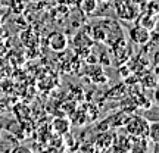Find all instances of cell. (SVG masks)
<instances>
[{"instance_id":"30bf717a","label":"cell","mask_w":159,"mask_h":153,"mask_svg":"<svg viewBox=\"0 0 159 153\" xmlns=\"http://www.w3.org/2000/svg\"><path fill=\"white\" fill-rule=\"evenodd\" d=\"M94 38L105 40V33H103V29L100 28V27H96V28H94Z\"/></svg>"},{"instance_id":"8992f818","label":"cell","mask_w":159,"mask_h":153,"mask_svg":"<svg viewBox=\"0 0 159 153\" xmlns=\"http://www.w3.org/2000/svg\"><path fill=\"white\" fill-rule=\"evenodd\" d=\"M78 9L83 13H93L96 9V0H78Z\"/></svg>"},{"instance_id":"8fae6325","label":"cell","mask_w":159,"mask_h":153,"mask_svg":"<svg viewBox=\"0 0 159 153\" xmlns=\"http://www.w3.org/2000/svg\"><path fill=\"white\" fill-rule=\"evenodd\" d=\"M134 5H144V3H148L149 0H131Z\"/></svg>"},{"instance_id":"4fadbf2b","label":"cell","mask_w":159,"mask_h":153,"mask_svg":"<svg viewBox=\"0 0 159 153\" xmlns=\"http://www.w3.org/2000/svg\"><path fill=\"white\" fill-rule=\"evenodd\" d=\"M100 2H108V0H100Z\"/></svg>"},{"instance_id":"9c48e42d","label":"cell","mask_w":159,"mask_h":153,"mask_svg":"<svg viewBox=\"0 0 159 153\" xmlns=\"http://www.w3.org/2000/svg\"><path fill=\"white\" fill-rule=\"evenodd\" d=\"M11 9L13 13H21L25 9V2L24 0H11Z\"/></svg>"},{"instance_id":"277c9868","label":"cell","mask_w":159,"mask_h":153,"mask_svg":"<svg viewBox=\"0 0 159 153\" xmlns=\"http://www.w3.org/2000/svg\"><path fill=\"white\" fill-rule=\"evenodd\" d=\"M69 127H71V122H69L66 118H55L53 122H52V128L56 133L57 136H63L69 131Z\"/></svg>"},{"instance_id":"7a4b0ae2","label":"cell","mask_w":159,"mask_h":153,"mask_svg":"<svg viewBox=\"0 0 159 153\" xmlns=\"http://www.w3.org/2000/svg\"><path fill=\"white\" fill-rule=\"evenodd\" d=\"M130 38L136 44H148L150 41V31L146 29L144 27H142V25H137V27L130 29Z\"/></svg>"},{"instance_id":"3957f363","label":"cell","mask_w":159,"mask_h":153,"mask_svg":"<svg viewBox=\"0 0 159 153\" xmlns=\"http://www.w3.org/2000/svg\"><path fill=\"white\" fill-rule=\"evenodd\" d=\"M47 43L53 52H63L68 46V40H66V35L61 34V33H53L49 35Z\"/></svg>"},{"instance_id":"ba28073f","label":"cell","mask_w":159,"mask_h":153,"mask_svg":"<svg viewBox=\"0 0 159 153\" xmlns=\"http://www.w3.org/2000/svg\"><path fill=\"white\" fill-rule=\"evenodd\" d=\"M142 83H143V85H148L149 88H155V87H156V77H155V74L148 72V74L142 78Z\"/></svg>"},{"instance_id":"5b68a950","label":"cell","mask_w":159,"mask_h":153,"mask_svg":"<svg viewBox=\"0 0 159 153\" xmlns=\"http://www.w3.org/2000/svg\"><path fill=\"white\" fill-rule=\"evenodd\" d=\"M156 13H150V12H148V15H144V16L140 19V25L142 27H144L146 29H149V31H153L155 28H156Z\"/></svg>"},{"instance_id":"6da1fadb","label":"cell","mask_w":159,"mask_h":153,"mask_svg":"<svg viewBox=\"0 0 159 153\" xmlns=\"http://www.w3.org/2000/svg\"><path fill=\"white\" fill-rule=\"evenodd\" d=\"M149 125H150V122L148 121V118L130 116L124 125V130L127 133V136L130 137H148Z\"/></svg>"},{"instance_id":"7c38bea8","label":"cell","mask_w":159,"mask_h":153,"mask_svg":"<svg viewBox=\"0 0 159 153\" xmlns=\"http://www.w3.org/2000/svg\"><path fill=\"white\" fill-rule=\"evenodd\" d=\"M0 31H2V21H0Z\"/></svg>"},{"instance_id":"52a82bcc","label":"cell","mask_w":159,"mask_h":153,"mask_svg":"<svg viewBox=\"0 0 159 153\" xmlns=\"http://www.w3.org/2000/svg\"><path fill=\"white\" fill-rule=\"evenodd\" d=\"M148 138L152 140V143H159V124L158 121H153V122H150L149 125V134H148Z\"/></svg>"},{"instance_id":"5bb4252c","label":"cell","mask_w":159,"mask_h":153,"mask_svg":"<svg viewBox=\"0 0 159 153\" xmlns=\"http://www.w3.org/2000/svg\"><path fill=\"white\" fill-rule=\"evenodd\" d=\"M33 2H37V0H33Z\"/></svg>"}]
</instances>
